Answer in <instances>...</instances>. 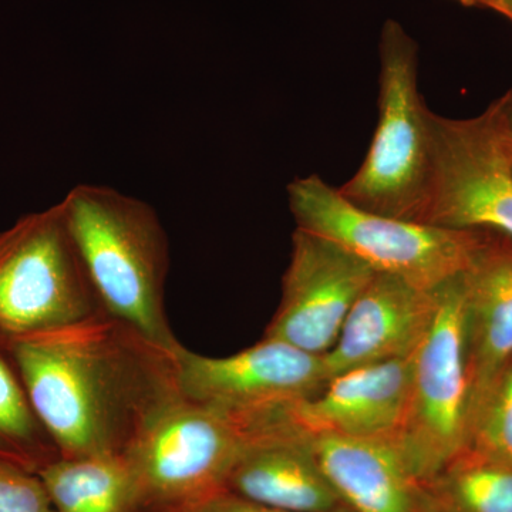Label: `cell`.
Masks as SVG:
<instances>
[{
	"instance_id": "cell-9",
	"label": "cell",
	"mask_w": 512,
	"mask_h": 512,
	"mask_svg": "<svg viewBox=\"0 0 512 512\" xmlns=\"http://www.w3.org/2000/svg\"><path fill=\"white\" fill-rule=\"evenodd\" d=\"M175 362L185 400L238 420L312 399L328 383L323 356L268 338L227 357L198 355L181 345Z\"/></svg>"
},
{
	"instance_id": "cell-24",
	"label": "cell",
	"mask_w": 512,
	"mask_h": 512,
	"mask_svg": "<svg viewBox=\"0 0 512 512\" xmlns=\"http://www.w3.org/2000/svg\"><path fill=\"white\" fill-rule=\"evenodd\" d=\"M456 2L461 3V5L463 6H468V8H471V6H480L483 0H456Z\"/></svg>"
},
{
	"instance_id": "cell-1",
	"label": "cell",
	"mask_w": 512,
	"mask_h": 512,
	"mask_svg": "<svg viewBox=\"0 0 512 512\" xmlns=\"http://www.w3.org/2000/svg\"><path fill=\"white\" fill-rule=\"evenodd\" d=\"M37 417L62 458L123 457L184 399L175 350L106 312L10 340Z\"/></svg>"
},
{
	"instance_id": "cell-11",
	"label": "cell",
	"mask_w": 512,
	"mask_h": 512,
	"mask_svg": "<svg viewBox=\"0 0 512 512\" xmlns=\"http://www.w3.org/2000/svg\"><path fill=\"white\" fill-rule=\"evenodd\" d=\"M291 407L245 421L247 443L225 491L278 510L338 511L345 505L320 467L312 434L293 420Z\"/></svg>"
},
{
	"instance_id": "cell-17",
	"label": "cell",
	"mask_w": 512,
	"mask_h": 512,
	"mask_svg": "<svg viewBox=\"0 0 512 512\" xmlns=\"http://www.w3.org/2000/svg\"><path fill=\"white\" fill-rule=\"evenodd\" d=\"M59 458L30 403L10 340L0 335V460L39 474Z\"/></svg>"
},
{
	"instance_id": "cell-10",
	"label": "cell",
	"mask_w": 512,
	"mask_h": 512,
	"mask_svg": "<svg viewBox=\"0 0 512 512\" xmlns=\"http://www.w3.org/2000/svg\"><path fill=\"white\" fill-rule=\"evenodd\" d=\"M376 274L372 266L335 242L296 228L281 302L264 338L325 356Z\"/></svg>"
},
{
	"instance_id": "cell-13",
	"label": "cell",
	"mask_w": 512,
	"mask_h": 512,
	"mask_svg": "<svg viewBox=\"0 0 512 512\" xmlns=\"http://www.w3.org/2000/svg\"><path fill=\"white\" fill-rule=\"evenodd\" d=\"M412 382V357L357 367L332 377L291 416L313 436L376 439L402 429Z\"/></svg>"
},
{
	"instance_id": "cell-15",
	"label": "cell",
	"mask_w": 512,
	"mask_h": 512,
	"mask_svg": "<svg viewBox=\"0 0 512 512\" xmlns=\"http://www.w3.org/2000/svg\"><path fill=\"white\" fill-rule=\"evenodd\" d=\"M313 446L350 511L430 512L426 484L413 473L396 437L313 436Z\"/></svg>"
},
{
	"instance_id": "cell-8",
	"label": "cell",
	"mask_w": 512,
	"mask_h": 512,
	"mask_svg": "<svg viewBox=\"0 0 512 512\" xmlns=\"http://www.w3.org/2000/svg\"><path fill=\"white\" fill-rule=\"evenodd\" d=\"M433 180L423 224L512 241V134L498 100L473 119L430 111Z\"/></svg>"
},
{
	"instance_id": "cell-16",
	"label": "cell",
	"mask_w": 512,
	"mask_h": 512,
	"mask_svg": "<svg viewBox=\"0 0 512 512\" xmlns=\"http://www.w3.org/2000/svg\"><path fill=\"white\" fill-rule=\"evenodd\" d=\"M39 476L56 512H140L124 457H60Z\"/></svg>"
},
{
	"instance_id": "cell-18",
	"label": "cell",
	"mask_w": 512,
	"mask_h": 512,
	"mask_svg": "<svg viewBox=\"0 0 512 512\" xmlns=\"http://www.w3.org/2000/svg\"><path fill=\"white\" fill-rule=\"evenodd\" d=\"M430 512H512V468L464 450L426 484Z\"/></svg>"
},
{
	"instance_id": "cell-5",
	"label": "cell",
	"mask_w": 512,
	"mask_h": 512,
	"mask_svg": "<svg viewBox=\"0 0 512 512\" xmlns=\"http://www.w3.org/2000/svg\"><path fill=\"white\" fill-rule=\"evenodd\" d=\"M104 312L62 202L0 231V335L13 340Z\"/></svg>"
},
{
	"instance_id": "cell-3",
	"label": "cell",
	"mask_w": 512,
	"mask_h": 512,
	"mask_svg": "<svg viewBox=\"0 0 512 512\" xmlns=\"http://www.w3.org/2000/svg\"><path fill=\"white\" fill-rule=\"evenodd\" d=\"M419 47L396 20L380 37L379 120L365 160L339 188L357 207L420 222L433 180L430 110L417 82Z\"/></svg>"
},
{
	"instance_id": "cell-22",
	"label": "cell",
	"mask_w": 512,
	"mask_h": 512,
	"mask_svg": "<svg viewBox=\"0 0 512 512\" xmlns=\"http://www.w3.org/2000/svg\"><path fill=\"white\" fill-rule=\"evenodd\" d=\"M480 6L495 10L512 22V0H483Z\"/></svg>"
},
{
	"instance_id": "cell-4",
	"label": "cell",
	"mask_w": 512,
	"mask_h": 512,
	"mask_svg": "<svg viewBox=\"0 0 512 512\" xmlns=\"http://www.w3.org/2000/svg\"><path fill=\"white\" fill-rule=\"evenodd\" d=\"M296 228L335 242L376 272L436 291L466 271L483 229H448L400 220L357 207L319 175L288 185Z\"/></svg>"
},
{
	"instance_id": "cell-2",
	"label": "cell",
	"mask_w": 512,
	"mask_h": 512,
	"mask_svg": "<svg viewBox=\"0 0 512 512\" xmlns=\"http://www.w3.org/2000/svg\"><path fill=\"white\" fill-rule=\"evenodd\" d=\"M60 202L103 311L164 348L181 346L165 312L170 244L156 210L106 185H76Z\"/></svg>"
},
{
	"instance_id": "cell-12",
	"label": "cell",
	"mask_w": 512,
	"mask_h": 512,
	"mask_svg": "<svg viewBox=\"0 0 512 512\" xmlns=\"http://www.w3.org/2000/svg\"><path fill=\"white\" fill-rule=\"evenodd\" d=\"M439 289L426 291L377 272L350 309L335 346L323 356L328 382L357 367L410 359L429 333Z\"/></svg>"
},
{
	"instance_id": "cell-7",
	"label": "cell",
	"mask_w": 512,
	"mask_h": 512,
	"mask_svg": "<svg viewBox=\"0 0 512 512\" xmlns=\"http://www.w3.org/2000/svg\"><path fill=\"white\" fill-rule=\"evenodd\" d=\"M468 419L466 301L458 275L439 289L436 316L412 356L409 402L396 436L424 484L466 450Z\"/></svg>"
},
{
	"instance_id": "cell-23",
	"label": "cell",
	"mask_w": 512,
	"mask_h": 512,
	"mask_svg": "<svg viewBox=\"0 0 512 512\" xmlns=\"http://www.w3.org/2000/svg\"><path fill=\"white\" fill-rule=\"evenodd\" d=\"M498 103H500L505 126H507L508 131L512 134V89L505 94L503 99L498 100Z\"/></svg>"
},
{
	"instance_id": "cell-20",
	"label": "cell",
	"mask_w": 512,
	"mask_h": 512,
	"mask_svg": "<svg viewBox=\"0 0 512 512\" xmlns=\"http://www.w3.org/2000/svg\"><path fill=\"white\" fill-rule=\"evenodd\" d=\"M0 512H56L39 474L0 460Z\"/></svg>"
},
{
	"instance_id": "cell-6",
	"label": "cell",
	"mask_w": 512,
	"mask_h": 512,
	"mask_svg": "<svg viewBox=\"0 0 512 512\" xmlns=\"http://www.w3.org/2000/svg\"><path fill=\"white\" fill-rule=\"evenodd\" d=\"M248 439L244 421L181 400L124 454L140 512H190L224 493Z\"/></svg>"
},
{
	"instance_id": "cell-14",
	"label": "cell",
	"mask_w": 512,
	"mask_h": 512,
	"mask_svg": "<svg viewBox=\"0 0 512 512\" xmlns=\"http://www.w3.org/2000/svg\"><path fill=\"white\" fill-rule=\"evenodd\" d=\"M466 301L470 412L512 362V241L484 231L461 274Z\"/></svg>"
},
{
	"instance_id": "cell-19",
	"label": "cell",
	"mask_w": 512,
	"mask_h": 512,
	"mask_svg": "<svg viewBox=\"0 0 512 512\" xmlns=\"http://www.w3.org/2000/svg\"><path fill=\"white\" fill-rule=\"evenodd\" d=\"M466 450L512 468V362L471 409Z\"/></svg>"
},
{
	"instance_id": "cell-21",
	"label": "cell",
	"mask_w": 512,
	"mask_h": 512,
	"mask_svg": "<svg viewBox=\"0 0 512 512\" xmlns=\"http://www.w3.org/2000/svg\"><path fill=\"white\" fill-rule=\"evenodd\" d=\"M190 512H291L278 510V508L266 507V505L254 503V501L245 500L238 495L224 493L215 495L210 500L205 501ZM335 512H352L348 507L340 508Z\"/></svg>"
}]
</instances>
